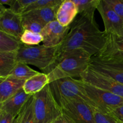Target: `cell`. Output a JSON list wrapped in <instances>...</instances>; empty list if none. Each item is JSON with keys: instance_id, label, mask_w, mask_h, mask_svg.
Returning <instances> with one entry per match:
<instances>
[{"instance_id": "6da1fadb", "label": "cell", "mask_w": 123, "mask_h": 123, "mask_svg": "<svg viewBox=\"0 0 123 123\" xmlns=\"http://www.w3.org/2000/svg\"><path fill=\"white\" fill-rule=\"evenodd\" d=\"M106 40V34L100 30L94 17L78 14L71 24L68 34L58 46V54L78 49L85 51L91 57L97 56L104 47Z\"/></svg>"}, {"instance_id": "7a4b0ae2", "label": "cell", "mask_w": 123, "mask_h": 123, "mask_svg": "<svg viewBox=\"0 0 123 123\" xmlns=\"http://www.w3.org/2000/svg\"><path fill=\"white\" fill-rule=\"evenodd\" d=\"M91 56L82 49H71L58 55L48 74L49 83L66 78H79L88 68Z\"/></svg>"}, {"instance_id": "3957f363", "label": "cell", "mask_w": 123, "mask_h": 123, "mask_svg": "<svg viewBox=\"0 0 123 123\" xmlns=\"http://www.w3.org/2000/svg\"><path fill=\"white\" fill-rule=\"evenodd\" d=\"M58 47L42 45L27 46L22 43L17 53L18 62L32 65L48 74L58 57Z\"/></svg>"}, {"instance_id": "277c9868", "label": "cell", "mask_w": 123, "mask_h": 123, "mask_svg": "<svg viewBox=\"0 0 123 123\" xmlns=\"http://www.w3.org/2000/svg\"><path fill=\"white\" fill-rule=\"evenodd\" d=\"M53 96L58 105L69 100H81L98 111L94 102L88 97L81 79L66 78L54 80L49 84Z\"/></svg>"}, {"instance_id": "5b68a950", "label": "cell", "mask_w": 123, "mask_h": 123, "mask_svg": "<svg viewBox=\"0 0 123 123\" xmlns=\"http://www.w3.org/2000/svg\"><path fill=\"white\" fill-rule=\"evenodd\" d=\"M34 111L37 123H53L62 114L49 84L34 94Z\"/></svg>"}, {"instance_id": "8992f818", "label": "cell", "mask_w": 123, "mask_h": 123, "mask_svg": "<svg viewBox=\"0 0 123 123\" xmlns=\"http://www.w3.org/2000/svg\"><path fill=\"white\" fill-rule=\"evenodd\" d=\"M84 86L88 97L94 102L98 111L102 112L108 114L111 109L123 105L122 97L84 82Z\"/></svg>"}, {"instance_id": "52a82bcc", "label": "cell", "mask_w": 123, "mask_h": 123, "mask_svg": "<svg viewBox=\"0 0 123 123\" xmlns=\"http://www.w3.org/2000/svg\"><path fill=\"white\" fill-rule=\"evenodd\" d=\"M62 112L75 123H94V108L81 100H69L60 106Z\"/></svg>"}, {"instance_id": "ba28073f", "label": "cell", "mask_w": 123, "mask_h": 123, "mask_svg": "<svg viewBox=\"0 0 123 123\" xmlns=\"http://www.w3.org/2000/svg\"><path fill=\"white\" fill-rule=\"evenodd\" d=\"M80 79L92 86L106 90L123 97V84L92 70L89 67L81 74Z\"/></svg>"}, {"instance_id": "9c48e42d", "label": "cell", "mask_w": 123, "mask_h": 123, "mask_svg": "<svg viewBox=\"0 0 123 123\" xmlns=\"http://www.w3.org/2000/svg\"><path fill=\"white\" fill-rule=\"evenodd\" d=\"M0 31L20 39L24 31L22 14H17L0 4Z\"/></svg>"}, {"instance_id": "30bf717a", "label": "cell", "mask_w": 123, "mask_h": 123, "mask_svg": "<svg viewBox=\"0 0 123 123\" xmlns=\"http://www.w3.org/2000/svg\"><path fill=\"white\" fill-rule=\"evenodd\" d=\"M89 68L123 84V61L102 60L92 56Z\"/></svg>"}, {"instance_id": "8fae6325", "label": "cell", "mask_w": 123, "mask_h": 123, "mask_svg": "<svg viewBox=\"0 0 123 123\" xmlns=\"http://www.w3.org/2000/svg\"><path fill=\"white\" fill-rule=\"evenodd\" d=\"M97 10L103 21L105 32L106 34H111L123 37L122 18L119 16L104 0H100Z\"/></svg>"}, {"instance_id": "7c38bea8", "label": "cell", "mask_w": 123, "mask_h": 123, "mask_svg": "<svg viewBox=\"0 0 123 123\" xmlns=\"http://www.w3.org/2000/svg\"><path fill=\"white\" fill-rule=\"evenodd\" d=\"M70 30V26H63L54 20L47 24L42 30L43 45L49 48L58 47L62 43Z\"/></svg>"}, {"instance_id": "4fadbf2b", "label": "cell", "mask_w": 123, "mask_h": 123, "mask_svg": "<svg viewBox=\"0 0 123 123\" xmlns=\"http://www.w3.org/2000/svg\"><path fill=\"white\" fill-rule=\"evenodd\" d=\"M106 34L105 44L100 52L95 56L102 60L123 61V37L111 34Z\"/></svg>"}, {"instance_id": "5bb4252c", "label": "cell", "mask_w": 123, "mask_h": 123, "mask_svg": "<svg viewBox=\"0 0 123 123\" xmlns=\"http://www.w3.org/2000/svg\"><path fill=\"white\" fill-rule=\"evenodd\" d=\"M31 96L25 93L22 88L4 103H1L0 110L9 113L16 118Z\"/></svg>"}, {"instance_id": "9a60e30c", "label": "cell", "mask_w": 123, "mask_h": 123, "mask_svg": "<svg viewBox=\"0 0 123 123\" xmlns=\"http://www.w3.org/2000/svg\"><path fill=\"white\" fill-rule=\"evenodd\" d=\"M79 14L76 6L72 0H64L59 7L56 20L63 26H70Z\"/></svg>"}, {"instance_id": "2e32d148", "label": "cell", "mask_w": 123, "mask_h": 123, "mask_svg": "<svg viewBox=\"0 0 123 123\" xmlns=\"http://www.w3.org/2000/svg\"><path fill=\"white\" fill-rule=\"evenodd\" d=\"M25 81L26 80L17 79L12 76L1 79L0 104L4 103L22 88Z\"/></svg>"}, {"instance_id": "e0dca14e", "label": "cell", "mask_w": 123, "mask_h": 123, "mask_svg": "<svg viewBox=\"0 0 123 123\" xmlns=\"http://www.w3.org/2000/svg\"><path fill=\"white\" fill-rule=\"evenodd\" d=\"M60 6L36 9L25 12L22 16L40 23L45 26L47 24L56 20V13Z\"/></svg>"}, {"instance_id": "ac0fdd59", "label": "cell", "mask_w": 123, "mask_h": 123, "mask_svg": "<svg viewBox=\"0 0 123 123\" xmlns=\"http://www.w3.org/2000/svg\"><path fill=\"white\" fill-rule=\"evenodd\" d=\"M49 84V79L48 74L38 72L25 81L23 89L27 94L34 95L42 91Z\"/></svg>"}, {"instance_id": "d6986e66", "label": "cell", "mask_w": 123, "mask_h": 123, "mask_svg": "<svg viewBox=\"0 0 123 123\" xmlns=\"http://www.w3.org/2000/svg\"><path fill=\"white\" fill-rule=\"evenodd\" d=\"M18 52H0V79L9 76L18 64Z\"/></svg>"}, {"instance_id": "ffe728a7", "label": "cell", "mask_w": 123, "mask_h": 123, "mask_svg": "<svg viewBox=\"0 0 123 123\" xmlns=\"http://www.w3.org/2000/svg\"><path fill=\"white\" fill-rule=\"evenodd\" d=\"M21 44L20 39L0 31V52H18Z\"/></svg>"}, {"instance_id": "44dd1931", "label": "cell", "mask_w": 123, "mask_h": 123, "mask_svg": "<svg viewBox=\"0 0 123 123\" xmlns=\"http://www.w3.org/2000/svg\"><path fill=\"white\" fill-rule=\"evenodd\" d=\"M19 123H37L34 111V95H31L18 115Z\"/></svg>"}, {"instance_id": "7402d4cb", "label": "cell", "mask_w": 123, "mask_h": 123, "mask_svg": "<svg viewBox=\"0 0 123 123\" xmlns=\"http://www.w3.org/2000/svg\"><path fill=\"white\" fill-rule=\"evenodd\" d=\"M76 6L79 14L94 17V12L97 10L100 0H73Z\"/></svg>"}, {"instance_id": "603a6c76", "label": "cell", "mask_w": 123, "mask_h": 123, "mask_svg": "<svg viewBox=\"0 0 123 123\" xmlns=\"http://www.w3.org/2000/svg\"><path fill=\"white\" fill-rule=\"evenodd\" d=\"M38 72L29 67L28 65L18 62L14 69L9 76L13 77L21 80H27Z\"/></svg>"}, {"instance_id": "cb8c5ba5", "label": "cell", "mask_w": 123, "mask_h": 123, "mask_svg": "<svg viewBox=\"0 0 123 123\" xmlns=\"http://www.w3.org/2000/svg\"><path fill=\"white\" fill-rule=\"evenodd\" d=\"M20 40L21 43L25 45L37 46L39 45L40 43L43 42V37L41 33H36L25 30Z\"/></svg>"}, {"instance_id": "d4e9b609", "label": "cell", "mask_w": 123, "mask_h": 123, "mask_svg": "<svg viewBox=\"0 0 123 123\" xmlns=\"http://www.w3.org/2000/svg\"><path fill=\"white\" fill-rule=\"evenodd\" d=\"M62 1V0H36L26 8L25 12L46 7H57L61 5Z\"/></svg>"}, {"instance_id": "484cf974", "label": "cell", "mask_w": 123, "mask_h": 123, "mask_svg": "<svg viewBox=\"0 0 123 123\" xmlns=\"http://www.w3.org/2000/svg\"><path fill=\"white\" fill-rule=\"evenodd\" d=\"M36 0H13L10 9L17 14H22L26 8Z\"/></svg>"}, {"instance_id": "4316f807", "label": "cell", "mask_w": 123, "mask_h": 123, "mask_svg": "<svg viewBox=\"0 0 123 123\" xmlns=\"http://www.w3.org/2000/svg\"><path fill=\"white\" fill-rule=\"evenodd\" d=\"M22 25L24 30H29L36 33H41L44 28V26L40 23L24 16H22Z\"/></svg>"}, {"instance_id": "83f0119b", "label": "cell", "mask_w": 123, "mask_h": 123, "mask_svg": "<svg viewBox=\"0 0 123 123\" xmlns=\"http://www.w3.org/2000/svg\"><path fill=\"white\" fill-rule=\"evenodd\" d=\"M94 123H119L110 115L105 114L98 110L94 111Z\"/></svg>"}, {"instance_id": "f1b7e54d", "label": "cell", "mask_w": 123, "mask_h": 123, "mask_svg": "<svg viewBox=\"0 0 123 123\" xmlns=\"http://www.w3.org/2000/svg\"><path fill=\"white\" fill-rule=\"evenodd\" d=\"M113 10L123 19V0H104Z\"/></svg>"}, {"instance_id": "f546056e", "label": "cell", "mask_w": 123, "mask_h": 123, "mask_svg": "<svg viewBox=\"0 0 123 123\" xmlns=\"http://www.w3.org/2000/svg\"><path fill=\"white\" fill-rule=\"evenodd\" d=\"M108 114L119 123H123V105L111 109Z\"/></svg>"}, {"instance_id": "4dcf8cb0", "label": "cell", "mask_w": 123, "mask_h": 123, "mask_svg": "<svg viewBox=\"0 0 123 123\" xmlns=\"http://www.w3.org/2000/svg\"><path fill=\"white\" fill-rule=\"evenodd\" d=\"M16 117L3 111L0 110V123H13Z\"/></svg>"}, {"instance_id": "1f68e13d", "label": "cell", "mask_w": 123, "mask_h": 123, "mask_svg": "<svg viewBox=\"0 0 123 123\" xmlns=\"http://www.w3.org/2000/svg\"><path fill=\"white\" fill-rule=\"evenodd\" d=\"M53 123H75L70 117H68L66 114H62L56 119Z\"/></svg>"}, {"instance_id": "d6a6232c", "label": "cell", "mask_w": 123, "mask_h": 123, "mask_svg": "<svg viewBox=\"0 0 123 123\" xmlns=\"http://www.w3.org/2000/svg\"><path fill=\"white\" fill-rule=\"evenodd\" d=\"M13 0H0V4L2 5H8L10 7Z\"/></svg>"}, {"instance_id": "836d02e7", "label": "cell", "mask_w": 123, "mask_h": 123, "mask_svg": "<svg viewBox=\"0 0 123 123\" xmlns=\"http://www.w3.org/2000/svg\"><path fill=\"white\" fill-rule=\"evenodd\" d=\"M19 123V120H18V117H16V118L15 120H14V123Z\"/></svg>"}]
</instances>
